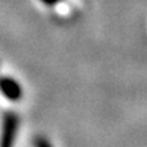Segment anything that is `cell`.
<instances>
[{"mask_svg": "<svg viewBox=\"0 0 147 147\" xmlns=\"http://www.w3.org/2000/svg\"><path fill=\"white\" fill-rule=\"evenodd\" d=\"M18 116L14 112H7L3 117V129L1 138H0V146H12L14 142V138L18 132Z\"/></svg>", "mask_w": 147, "mask_h": 147, "instance_id": "1", "label": "cell"}, {"mask_svg": "<svg viewBox=\"0 0 147 147\" xmlns=\"http://www.w3.org/2000/svg\"><path fill=\"white\" fill-rule=\"evenodd\" d=\"M0 92L9 101H18L22 97L21 85L10 78H0Z\"/></svg>", "mask_w": 147, "mask_h": 147, "instance_id": "2", "label": "cell"}, {"mask_svg": "<svg viewBox=\"0 0 147 147\" xmlns=\"http://www.w3.org/2000/svg\"><path fill=\"white\" fill-rule=\"evenodd\" d=\"M41 1H43V4H45V5H56L59 0H41Z\"/></svg>", "mask_w": 147, "mask_h": 147, "instance_id": "3", "label": "cell"}]
</instances>
